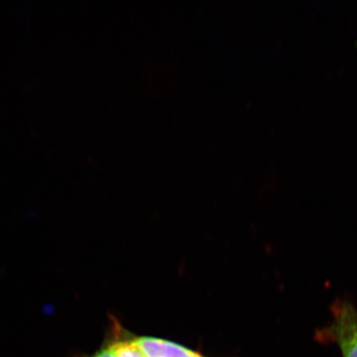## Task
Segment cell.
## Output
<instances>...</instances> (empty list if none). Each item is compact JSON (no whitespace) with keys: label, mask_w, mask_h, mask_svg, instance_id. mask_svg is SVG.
I'll return each mask as SVG.
<instances>
[{"label":"cell","mask_w":357,"mask_h":357,"mask_svg":"<svg viewBox=\"0 0 357 357\" xmlns=\"http://www.w3.org/2000/svg\"><path fill=\"white\" fill-rule=\"evenodd\" d=\"M319 337L337 345L342 357H357V309L351 303L340 301L332 309V321Z\"/></svg>","instance_id":"obj_1"},{"label":"cell","mask_w":357,"mask_h":357,"mask_svg":"<svg viewBox=\"0 0 357 357\" xmlns=\"http://www.w3.org/2000/svg\"><path fill=\"white\" fill-rule=\"evenodd\" d=\"M133 344L144 357H204L187 347L160 338L138 337Z\"/></svg>","instance_id":"obj_2"},{"label":"cell","mask_w":357,"mask_h":357,"mask_svg":"<svg viewBox=\"0 0 357 357\" xmlns=\"http://www.w3.org/2000/svg\"><path fill=\"white\" fill-rule=\"evenodd\" d=\"M117 357H144L133 342L117 340L114 342Z\"/></svg>","instance_id":"obj_3"}]
</instances>
